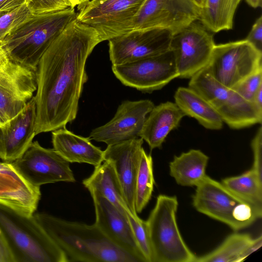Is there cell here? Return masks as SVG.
Wrapping results in <instances>:
<instances>
[{
	"label": "cell",
	"instance_id": "obj_24",
	"mask_svg": "<svg viewBox=\"0 0 262 262\" xmlns=\"http://www.w3.org/2000/svg\"><path fill=\"white\" fill-rule=\"evenodd\" d=\"M174 103L184 113L196 119L204 127L211 130L222 128L223 121L214 108L200 94L189 87H179Z\"/></svg>",
	"mask_w": 262,
	"mask_h": 262
},
{
	"label": "cell",
	"instance_id": "obj_39",
	"mask_svg": "<svg viewBox=\"0 0 262 262\" xmlns=\"http://www.w3.org/2000/svg\"><path fill=\"white\" fill-rule=\"evenodd\" d=\"M70 4L71 7L75 8L77 6L78 9L79 10L82 7L91 0H67Z\"/></svg>",
	"mask_w": 262,
	"mask_h": 262
},
{
	"label": "cell",
	"instance_id": "obj_10",
	"mask_svg": "<svg viewBox=\"0 0 262 262\" xmlns=\"http://www.w3.org/2000/svg\"><path fill=\"white\" fill-rule=\"evenodd\" d=\"M112 70L123 84L146 93L160 90L179 77L170 50L156 56L112 65Z\"/></svg>",
	"mask_w": 262,
	"mask_h": 262
},
{
	"label": "cell",
	"instance_id": "obj_7",
	"mask_svg": "<svg viewBox=\"0 0 262 262\" xmlns=\"http://www.w3.org/2000/svg\"><path fill=\"white\" fill-rule=\"evenodd\" d=\"M189 79L188 87L202 96L231 128L239 129L261 123L262 116L252 103L218 82L206 67Z\"/></svg>",
	"mask_w": 262,
	"mask_h": 262
},
{
	"label": "cell",
	"instance_id": "obj_34",
	"mask_svg": "<svg viewBox=\"0 0 262 262\" xmlns=\"http://www.w3.org/2000/svg\"><path fill=\"white\" fill-rule=\"evenodd\" d=\"M253 155L252 169L262 177V127L260 126L251 141Z\"/></svg>",
	"mask_w": 262,
	"mask_h": 262
},
{
	"label": "cell",
	"instance_id": "obj_37",
	"mask_svg": "<svg viewBox=\"0 0 262 262\" xmlns=\"http://www.w3.org/2000/svg\"><path fill=\"white\" fill-rule=\"evenodd\" d=\"M27 0H0V14L10 11L26 4Z\"/></svg>",
	"mask_w": 262,
	"mask_h": 262
},
{
	"label": "cell",
	"instance_id": "obj_28",
	"mask_svg": "<svg viewBox=\"0 0 262 262\" xmlns=\"http://www.w3.org/2000/svg\"><path fill=\"white\" fill-rule=\"evenodd\" d=\"M221 183L241 198L262 205V177L252 168L241 175L225 178Z\"/></svg>",
	"mask_w": 262,
	"mask_h": 262
},
{
	"label": "cell",
	"instance_id": "obj_22",
	"mask_svg": "<svg viewBox=\"0 0 262 262\" xmlns=\"http://www.w3.org/2000/svg\"><path fill=\"white\" fill-rule=\"evenodd\" d=\"M148 114L139 137L151 149L160 148L169 133L177 128L186 116L174 102L170 101L155 105Z\"/></svg>",
	"mask_w": 262,
	"mask_h": 262
},
{
	"label": "cell",
	"instance_id": "obj_18",
	"mask_svg": "<svg viewBox=\"0 0 262 262\" xmlns=\"http://www.w3.org/2000/svg\"><path fill=\"white\" fill-rule=\"evenodd\" d=\"M95 208V224L115 245L136 257L140 262H146L137 244L127 216L122 214L104 197L91 192Z\"/></svg>",
	"mask_w": 262,
	"mask_h": 262
},
{
	"label": "cell",
	"instance_id": "obj_26",
	"mask_svg": "<svg viewBox=\"0 0 262 262\" xmlns=\"http://www.w3.org/2000/svg\"><path fill=\"white\" fill-rule=\"evenodd\" d=\"M209 157L199 149H192L174 156L169 163V173L183 186H196L205 177Z\"/></svg>",
	"mask_w": 262,
	"mask_h": 262
},
{
	"label": "cell",
	"instance_id": "obj_21",
	"mask_svg": "<svg viewBox=\"0 0 262 262\" xmlns=\"http://www.w3.org/2000/svg\"><path fill=\"white\" fill-rule=\"evenodd\" d=\"M53 149L69 163H87L94 167L104 161V151L93 145L89 137L77 135L66 127L52 131Z\"/></svg>",
	"mask_w": 262,
	"mask_h": 262
},
{
	"label": "cell",
	"instance_id": "obj_15",
	"mask_svg": "<svg viewBox=\"0 0 262 262\" xmlns=\"http://www.w3.org/2000/svg\"><path fill=\"white\" fill-rule=\"evenodd\" d=\"M154 106L149 99L123 101L114 117L93 129L89 137L107 145L139 138L147 115Z\"/></svg>",
	"mask_w": 262,
	"mask_h": 262
},
{
	"label": "cell",
	"instance_id": "obj_14",
	"mask_svg": "<svg viewBox=\"0 0 262 262\" xmlns=\"http://www.w3.org/2000/svg\"><path fill=\"white\" fill-rule=\"evenodd\" d=\"M172 33L165 29L132 30L109 39L112 65H119L156 56L170 50Z\"/></svg>",
	"mask_w": 262,
	"mask_h": 262
},
{
	"label": "cell",
	"instance_id": "obj_31",
	"mask_svg": "<svg viewBox=\"0 0 262 262\" xmlns=\"http://www.w3.org/2000/svg\"><path fill=\"white\" fill-rule=\"evenodd\" d=\"M137 244L146 262H152V252L146 222L138 215L127 214Z\"/></svg>",
	"mask_w": 262,
	"mask_h": 262
},
{
	"label": "cell",
	"instance_id": "obj_16",
	"mask_svg": "<svg viewBox=\"0 0 262 262\" xmlns=\"http://www.w3.org/2000/svg\"><path fill=\"white\" fill-rule=\"evenodd\" d=\"M36 90L35 72L10 60L0 69V116L4 123L23 109Z\"/></svg>",
	"mask_w": 262,
	"mask_h": 262
},
{
	"label": "cell",
	"instance_id": "obj_44",
	"mask_svg": "<svg viewBox=\"0 0 262 262\" xmlns=\"http://www.w3.org/2000/svg\"><path fill=\"white\" fill-rule=\"evenodd\" d=\"M4 122L3 121V120L2 119L1 116H0V125H2L3 124H4Z\"/></svg>",
	"mask_w": 262,
	"mask_h": 262
},
{
	"label": "cell",
	"instance_id": "obj_3",
	"mask_svg": "<svg viewBox=\"0 0 262 262\" xmlns=\"http://www.w3.org/2000/svg\"><path fill=\"white\" fill-rule=\"evenodd\" d=\"M77 15L72 7L32 14L14 29L0 46L9 60L36 72L43 54Z\"/></svg>",
	"mask_w": 262,
	"mask_h": 262
},
{
	"label": "cell",
	"instance_id": "obj_9",
	"mask_svg": "<svg viewBox=\"0 0 262 262\" xmlns=\"http://www.w3.org/2000/svg\"><path fill=\"white\" fill-rule=\"evenodd\" d=\"M200 11L193 0H145L132 20L127 32L162 29L173 35L198 20Z\"/></svg>",
	"mask_w": 262,
	"mask_h": 262
},
{
	"label": "cell",
	"instance_id": "obj_8",
	"mask_svg": "<svg viewBox=\"0 0 262 262\" xmlns=\"http://www.w3.org/2000/svg\"><path fill=\"white\" fill-rule=\"evenodd\" d=\"M262 67V52L245 39L215 45L206 68L218 82L232 89Z\"/></svg>",
	"mask_w": 262,
	"mask_h": 262
},
{
	"label": "cell",
	"instance_id": "obj_12",
	"mask_svg": "<svg viewBox=\"0 0 262 262\" xmlns=\"http://www.w3.org/2000/svg\"><path fill=\"white\" fill-rule=\"evenodd\" d=\"M145 0H102L85 4L76 18L97 31L102 41L127 33L128 27Z\"/></svg>",
	"mask_w": 262,
	"mask_h": 262
},
{
	"label": "cell",
	"instance_id": "obj_13",
	"mask_svg": "<svg viewBox=\"0 0 262 262\" xmlns=\"http://www.w3.org/2000/svg\"><path fill=\"white\" fill-rule=\"evenodd\" d=\"M11 163L35 186L40 187L58 182H76L69 162L53 148H45L37 141L33 142L20 157Z\"/></svg>",
	"mask_w": 262,
	"mask_h": 262
},
{
	"label": "cell",
	"instance_id": "obj_38",
	"mask_svg": "<svg viewBox=\"0 0 262 262\" xmlns=\"http://www.w3.org/2000/svg\"><path fill=\"white\" fill-rule=\"evenodd\" d=\"M251 103L258 113L262 116V86L259 87L254 95Z\"/></svg>",
	"mask_w": 262,
	"mask_h": 262
},
{
	"label": "cell",
	"instance_id": "obj_4",
	"mask_svg": "<svg viewBox=\"0 0 262 262\" xmlns=\"http://www.w3.org/2000/svg\"><path fill=\"white\" fill-rule=\"evenodd\" d=\"M0 229L15 262H67L33 215L25 216L0 205Z\"/></svg>",
	"mask_w": 262,
	"mask_h": 262
},
{
	"label": "cell",
	"instance_id": "obj_23",
	"mask_svg": "<svg viewBox=\"0 0 262 262\" xmlns=\"http://www.w3.org/2000/svg\"><path fill=\"white\" fill-rule=\"evenodd\" d=\"M103 162V164L95 167L93 173L84 179L82 184L90 192H95L104 197L127 216L131 212L125 202L113 165L109 161Z\"/></svg>",
	"mask_w": 262,
	"mask_h": 262
},
{
	"label": "cell",
	"instance_id": "obj_43",
	"mask_svg": "<svg viewBox=\"0 0 262 262\" xmlns=\"http://www.w3.org/2000/svg\"><path fill=\"white\" fill-rule=\"evenodd\" d=\"M101 1H102V0H91L90 1L88 2L86 4H89L90 5H93V4H95Z\"/></svg>",
	"mask_w": 262,
	"mask_h": 262
},
{
	"label": "cell",
	"instance_id": "obj_1",
	"mask_svg": "<svg viewBox=\"0 0 262 262\" xmlns=\"http://www.w3.org/2000/svg\"><path fill=\"white\" fill-rule=\"evenodd\" d=\"M101 42L96 30L76 18L43 54L36 71V135L66 127L76 119L88 79L86 62Z\"/></svg>",
	"mask_w": 262,
	"mask_h": 262
},
{
	"label": "cell",
	"instance_id": "obj_5",
	"mask_svg": "<svg viewBox=\"0 0 262 262\" xmlns=\"http://www.w3.org/2000/svg\"><path fill=\"white\" fill-rule=\"evenodd\" d=\"M195 187L192 197L194 208L234 231L249 227L261 217L262 205L241 198L207 175Z\"/></svg>",
	"mask_w": 262,
	"mask_h": 262
},
{
	"label": "cell",
	"instance_id": "obj_42",
	"mask_svg": "<svg viewBox=\"0 0 262 262\" xmlns=\"http://www.w3.org/2000/svg\"><path fill=\"white\" fill-rule=\"evenodd\" d=\"M195 4L201 9L205 6L206 0H193Z\"/></svg>",
	"mask_w": 262,
	"mask_h": 262
},
{
	"label": "cell",
	"instance_id": "obj_35",
	"mask_svg": "<svg viewBox=\"0 0 262 262\" xmlns=\"http://www.w3.org/2000/svg\"><path fill=\"white\" fill-rule=\"evenodd\" d=\"M256 49L262 52V16H260L253 25L245 38Z\"/></svg>",
	"mask_w": 262,
	"mask_h": 262
},
{
	"label": "cell",
	"instance_id": "obj_2",
	"mask_svg": "<svg viewBox=\"0 0 262 262\" xmlns=\"http://www.w3.org/2000/svg\"><path fill=\"white\" fill-rule=\"evenodd\" d=\"M33 216L64 254L67 262H139L95 224L67 221L46 213Z\"/></svg>",
	"mask_w": 262,
	"mask_h": 262
},
{
	"label": "cell",
	"instance_id": "obj_29",
	"mask_svg": "<svg viewBox=\"0 0 262 262\" xmlns=\"http://www.w3.org/2000/svg\"><path fill=\"white\" fill-rule=\"evenodd\" d=\"M154 184L152 157L143 149L135 186V206L137 213L141 212L150 200Z\"/></svg>",
	"mask_w": 262,
	"mask_h": 262
},
{
	"label": "cell",
	"instance_id": "obj_20",
	"mask_svg": "<svg viewBox=\"0 0 262 262\" xmlns=\"http://www.w3.org/2000/svg\"><path fill=\"white\" fill-rule=\"evenodd\" d=\"M36 119L33 96L14 117L0 125V159L12 162L27 150L33 142Z\"/></svg>",
	"mask_w": 262,
	"mask_h": 262
},
{
	"label": "cell",
	"instance_id": "obj_25",
	"mask_svg": "<svg viewBox=\"0 0 262 262\" xmlns=\"http://www.w3.org/2000/svg\"><path fill=\"white\" fill-rule=\"evenodd\" d=\"M261 245V235L253 238L249 234L233 233L212 251L196 256L195 262H240L258 250Z\"/></svg>",
	"mask_w": 262,
	"mask_h": 262
},
{
	"label": "cell",
	"instance_id": "obj_41",
	"mask_svg": "<svg viewBox=\"0 0 262 262\" xmlns=\"http://www.w3.org/2000/svg\"><path fill=\"white\" fill-rule=\"evenodd\" d=\"M245 2L251 7L254 8L261 7L262 0H245Z\"/></svg>",
	"mask_w": 262,
	"mask_h": 262
},
{
	"label": "cell",
	"instance_id": "obj_40",
	"mask_svg": "<svg viewBox=\"0 0 262 262\" xmlns=\"http://www.w3.org/2000/svg\"><path fill=\"white\" fill-rule=\"evenodd\" d=\"M9 61V59L7 54L0 46V69L4 67Z\"/></svg>",
	"mask_w": 262,
	"mask_h": 262
},
{
	"label": "cell",
	"instance_id": "obj_19",
	"mask_svg": "<svg viewBox=\"0 0 262 262\" xmlns=\"http://www.w3.org/2000/svg\"><path fill=\"white\" fill-rule=\"evenodd\" d=\"M41 198L40 187L28 182L11 162H0V205L31 216Z\"/></svg>",
	"mask_w": 262,
	"mask_h": 262
},
{
	"label": "cell",
	"instance_id": "obj_30",
	"mask_svg": "<svg viewBox=\"0 0 262 262\" xmlns=\"http://www.w3.org/2000/svg\"><path fill=\"white\" fill-rule=\"evenodd\" d=\"M32 14L26 4L10 11L0 14V45L14 29Z\"/></svg>",
	"mask_w": 262,
	"mask_h": 262
},
{
	"label": "cell",
	"instance_id": "obj_33",
	"mask_svg": "<svg viewBox=\"0 0 262 262\" xmlns=\"http://www.w3.org/2000/svg\"><path fill=\"white\" fill-rule=\"evenodd\" d=\"M26 5L33 14L59 11L71 7L67 0H27Z\"/></svg>",
	"mask_w": 262,
	"mask_h": 262
},
{
	"label": "cell",
	"instance_id": "obj_27",
	"mask_svg": "<svg viewBox=\"0 0 262 262\" xmlns=\"http://www.w3.org/2000/svg\"><path fill=\"white\" fill-rule=\"evenodd\" d=\"M242 0H206L199 20L212 33L233 28L236 10Z\"/></svg>",
	"mask_w": 262,
	"mask_h": 262
},
{
	"label": "cell",
	"instance_id": "obj_17",
	"mask_svg": "<svg viewBox=\"0 0 262 262\" xmlns=\"http://www.w3.org/2000/svg\"><path fill=\"white\" fill-rule=\"evenodd\" d=\"M143 140L141 138L107 145L104 150V160L110 161L120 182L127 206L135 216V186Z\"/></svg>",
	"mask_w": 262,
	"mask_h": 262
},
{
	"label": "cell",
	"instance_id": "obj_32",
	"mask_svg": "<svg viewBox=\"0 0 262 262\" xmlns=\"http://www.w3.org/2000/svg\"><path fill=\"white\" fill-rule=\"evenodd\" d=\"M262 86V67L241 80L232 89L246 100L251 102L254 95Z\"/></svg>",
	"mask_w": 262,
	"mask_h": 262
},
{
	"label": "cell",
	"instance_id": "obj_36",
	"mask_svg": "<svg viewBox=\"0 0 262 262\" xmlns=\"http://www.w3.org/2000/svg\"><path fill=\"white\" fill-rule=\"evenodd\" d=\"M0 262H15L12 253L1 229Z\"/></svg>",
	"mask_w": 262,
	"mask_h": 262
},
{
	"label": "cell",
	"instance_id": "obj_45",
	"mask_svg": "<svg viewBox=\"0 0 262 262\" xmlns=\"http://www.w3.org/2000/svg\"><path fill=\"white\" fill-rule=\"evenodd\" d=\"M1 162V161H0Z\"/></svg>",
	"mask_w": 262,
	"mask_h": 262
},
{
	"label": "cell",
	"instance_id": "obj_11",
	"mask_svg": "<svg viewBox=\"0 0 262 262\" xmlns=\"http://www.w3.org/2000/svg\"><path fill=\"white\" fill-rule=\"evenodd\" d=\"M215 45L213 33L198 20L172 35L170 50L173 53L178 77L190 79L206 67Z\"/></svg>",
	"mask_w": 262,
	"mask_h": 262
},
{
	"label": "cell",
	"instance_id": "obj_6",
	"mask_svg": "<svg viewBox=\"0 0 262 262\" xmlns=\"http://www.w3.org/2000/svg\"><path fill=\"white\" fill-rule=\"evenodd\" d=\"M176 196L160 194L146 221L150 238L152 262H195L179 230Z\"/></svg>",
	"mask_w": 262,
	"mask_h": 262
}]
</instances>
